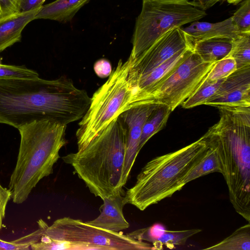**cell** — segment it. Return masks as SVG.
I'll use <instances>...</instances> for the list:
<instances>
[{
	"mask_svg": "<svg viewBox=\"0 0 250 250\" xmlns=\"http://www.w3.org/2000/svg\"><path fill=\"white\" fill-rule=\"evenodd\" d=\"M90 101L85 90L64 76L0 80V124L18 128L45 120L67 125L83 117Z\"/></svg>",
	"mask_w": 250,
	"mask_h": 250,
	"instance_id": "obj_1",
	"label": "cell"
},
{
	"mask_svg": "<svg viewBox=\"0 0 250 250\" xmlns=\"http://www.w3.org/2000/svg\"><path fill=\"white\" fill-rule=\"evenodd\" d=\"M218 122L205 134L216 146L235 211L250 221V106L217 107Z\"/></svg>",
	"mask_w": 250,
	"mask_h": 250,
	"instance_id": "obj_2",
	"label": "cell"
},
{
	"mask_svg": "<svg viewBox=\"0 0 250 250\" xmlns=\"http://www.w3.org/2000/svg\"><path fill=\"white\" fill-rule=\"evenodd\" d=\"M126 133L118 117L96 137L78 146L77 152L62 157L90 192L102 200L117 192H124Z\"/></svg>",
	"mask_w": 250,
	"mask_h": 250,
	"instance_id": "obj_3",
	"label": "cell"
},
{
	"mask_svg": "<svg viewBox=\"0 0 250 250\" xmlns=\"http://www.w3.org/2000/svg\"><path fill=\"white\" fill-rule=\"evenodd\" d=\"M66 125L50 120L35 121L20 126V145L9 188L13 202H24L44 177L53 173L60 158L59 152L67 143Z\"/></svg>",
	"mask_w": 250,
	"mask_h": 250,
	"instance_id": "obj_4",
	"label": "cell"
},
{
	"mask_svg": "<svg viewBox=\"0 0 250 250\" xmlns=\"http://www.w3.org/2000/svg\"><path fill=\"white\" fill-rule=\"evenodd\" d=\"M208 148L204 135L176 151L153 158L142 168L134 186L126 191L125 204L132 205L143 211L171 197L186 185L185 179Z\"/></svg>",
	"mask_w": 250,
	"mask_h": 250,
	"instance_id": "obj_5",
	"label": "cell"
},
{
	"mask_svg": "<svg viewBox=\"0 0 250 250\" xmlns=\"http://www.w3.org/2000/svg\"><path fill=\"white\" fill-rule=\"evenodd\" d=\"M131 59L120 60L107 80L91 98L89 107L76 131L78 146L98 135L114 119L131 107L133 87L129 78Z\"/></svg>",
	"mask_w": 250,
	"mask_h": 250,
	"instance_id": "obj_6",
	"label": "cell"
},
{
	"mask_svg": "<svg viewBox=\"0 0 250 250\" xmlns=\"http://www.w3.org/2000/svg\"><path fill=\"white\" fill-rule=\"evenodd\" d=\"M207 15L193 1L143 0L133 34L130 56L133 60L169 30L197 21Z\"/></svg>",
	"mask_w": 250,
	"mask_h": 250,
	"instance_id": "obj_7",
	"label": "cell"
},
{
	"mask_svg": "<svg viewBox=\"0 0 250 250\" xmlns=\"http://www.w3.org/2000/svg\"><path fill=\"white\" fill-rule=\"evenodd\" d=\"M48 241L66 242L74 245L77 250H155L150 244L121 231H109L70 217L58 219L50 226L44 222L43 231L39 242Z\"/></svg>",
	"mask_w": 250,
	"mask_h": 250,
	"instance_id": "obj_8",
	"label": "cell"
},
{
	"mask_svg": "<svg viewBox=\"0 0 250 250\" xmlns=\"http://www.w3.org/2000/svg\"><path fill=\"white\" fill-rule=\"evenodd\" d=\"M215 63L204 62L192 50L153 88L142 103L153 102L164 104L173 111L197 89Z\"/></svg>",
	"mask_w": 250,
	"mask_h": 250,
	"instance_id": "obj_9",
	"label": "cell"
},
{
	"mask_svg": "<svg viewBox=\"0 0 250 250\" xmlns=\"http://www.w3.org/2000/svg\"><path fill=\"white\" fill-rule=\"evenodd\" d=\"M192 48L191 42L181 27H176L166 32L145 52L132 60L129 77L133 83L160 65L179 51Z\"/></svg>",
	"mask_w": 250,
	"mask_h": 250,
	"instance_id": "obj_10",
	"label": "cell"
},
{
	"mask_svg": "<svg viewBox=\"0 0 250 250\" xmlns=\"http://www.w3.org/2000/svg\"><path fill=\"white\" fill-rule=\"evenodd\" d=\"M157 103L148 102L134 106L122 113L119 118L126 129V145L123 171V184H126L136 157L144 123Z\"/></svg>",
	"mask_w": 250,
	"mask_h": 250,
	"instance_id": "obj_11",
	"label": "cell"
},
{
	"mask_svg": "<svg viewBox=\"0 0 250 250\" xmlns=\"http://www.w3.org/2000/svg\"><path fill=\"white\" fill-rule=\"evenodd\" d=\"M204 104L214 106H250V65L237 69L221 83Z\"/></svg>",
	"mask_w": 250,
	"mask_h": 250,
	"instance_id": "obj_12",
	"label": "cell"
},
{
	"mask_svg": "<svg viewBox=\"0 0 250 250\" xmlns=\"http://www.w3.org/2000/svg\"><path fill=\"white\" fill-rule=\"evenodd\" d=\"M124 192H117L103 199L101 213L95 219L86 221L89 225L113 232L127 229L129 224L125 219L123 208Z\"/></svg>",
	"mask_w": 250,
	"mask_h": 250,
	"instance_id": "obj_13",
	"label": "cell"
},
{
	"mask_svg": "<svg viewBox=\"0 0 250 250\" xmlns=\"http://www.w3.org/2000/svg\"><path fill=\"white\" fill-rule=\"evenodd\" d=\"M182 29L192 45L195 42L209 38L225 37L233 39L240 33L231 17L215 23L195 21Z\"/></svg>",
	"mask_w": 250,
	"mask_h": 250,
	"instance_id": "obj_14",
	"label": "cell"
},
{
	"mask_svg": "<svg viewBox=\"0 0 250 250\" xmlns=\"http://www.w3.org/2000/svg\"><path fill=\"white\" fill-rule=\"evenodd\" d=\"M40 9L26 12H15L0 18V53L21 41L22 30L34 20Z\"/></svg>",
	"mask_w": 250,
	"mask_h": 250,
	"instance_id": "obj_15",
	"label": "cell"
},
{
	"mask_svg": "<svg viewBox=\"0 0 250 250\" xmlns=\"http://www.w3.org/2000/svg\"><path fill=\"white\" fill-rule=\"evenodd\" d=\"M89 0H56L42 5L36 15L34 20H50L62 22L69 21Z\"/></svg>",
	"mask_w": 250,
	"mask_h": 250,
	"instance_id": "obj_16",
	"label": "cell"
},
{
	"mask_svg": "<svg viewBox=\"0 0 250 250\" xmlns=\"http://www.w3.org/2000/svg\"><path fill=\"white\" fill-rule=\"evenodd\" d=\"M232 39L217 37L195 42L192 49L206 62H216L227 57L231 50Z\"/></svg>",
	"mask_w": 250,
	"mask_h": 250,
	"instance_id": "obj_17",
	"label": "cell"
},
{
	"mask_svg": "<svg viewBox=\"0 0 250 250\" xmlns=\"http://www.w3.org/2000/svg\"><path fill=\"white\" fill-rule=\"evenodd\" d=\"M171 112L167 105L157 104L143 125L139 144L140 150L152 136L164 127Z\"/></svg>",
	"mask_w": 250,
	"mask_h": 250,
	"instance_id": "obj_18",
	"label": "cell"
},
{
	"mask_svg": "<svg viewBox=\"0 0 250 250\" xmlns=\"http://www.w3.org/2000/svg\"><path fill=\"white\" fill-rule=\"evenodd\" d=\"M209 145L207 153L199 164L190 172L185 180L186 185L200 177L213 172L222 174L223 170L215 145L204 135Z\"/></svg>",
	"mask_w": 250,
	"mask_h": 250,
	"instance_id": "obj_19",
	"label": "cell"
},
{
	"mask_svg": "<svg viewBox=\"0 0 250 250\" xmlns=\"http://www.w3.org/2000/svg\"><path fill=\"white\" fill-rule=\"evenodd\" d=\"M204 250H250V222L237 229L222 241Z\"/></svg>",
	"mask_w": 250,
	"mask_h": 250,
	"instance_id": "obj_20",
	"label": "cell"
},
{
	"mask_svg": "<svg viewBox=\"0 0 250 250\" xmlns=\"http://www.w3.org/2000/svg\"><path fill=\"white\" fill-rule=\"evenodd\" d=\"M229 55L235 60L237 69L250 65V32L239 33L232 39Z\"/></svg>",
	"mask_w": 250,
	"mask_h": 250,
	"instance_id": "obj_21",
	"label": "cell"
},
{
	"mask_svg": "<svg viewBox=\"0 0 250 250\" xmlns=\"http://www.w3.org/2000/svg\"><path fill=\"white\" fill-rule=\"evenodd\" d=\"M225 79L216 81H209L206 78L193 93L182 103V107L188 109L204 104L215 93Z\"/></svg>",
	"mask_w": 250,
	"mask_h": 250,
	"instance_id": "obj_22",
	"label": "cell"
},
{
	"mask_svg": "<svg viewBox=\"0 0 250 250\" xmlns=\"http://www.w3.org/2000/svg\"><path fill=\"white\" fill-rule=\"evenodd\" d=\"M201 230L198 229L176 231L165 229L152 244L155 250L158 246L162 249L163 245L172 249L176 246L185 244L188 238Z\"/></svg>",
	"mask_w": 250,
	"mask_h": 250,
	"instance_id": "obj_23",
	"label": "cell"
},
{
	"mask_svg": "<svg viewBox=\"0 0 250 250\" xmlns=\"http://www.w3.org/2000/svg\"><path fill=\"white\" fill-rule=\"evenodd\" d=\"M44 221H38V229L32 233L12 241H5L0 239V250H27L31 249L32 244L39 242L44 229Z\"/></svg>",
	"mask_w": 250,
	"mask_h": 250,
	"instance_id": "obj_24",
	"label": "cell"
},
{
	"mask_svg": "<svg viewBox=\"0 0 250 250\" xmlns=\"http://www.w3.org/2000/svg\"><path fill=\"white\" fill-rule=\"evenodd\" d=\"M237 70L235 60L228 55L216 62L208 74L206 79L216 81L225 79Z\"/></svg>",
	"mask_w": 250,
	"mask_h": 250,
	"instance_id": "obj_25",
	"label": "cell"
},
{
	"mask_svg": "<svg viewBox=\"0 0 250 250\" xmlns=\"http://www.w3.org/2000/svg\"><path fill=\"white\" fill-rule=\"evenodd\" d=\"M39 77L35 70L24 65L2 64L0 59V80L10 79H32Z\"/></svg>",
	"mask_w": 250,
	"mask_h": 250,
	"instance_id": "obj_26",
	"label": "cell"
},
{
	"mask_svg": "<svg viewBox=\"0 0 250 250\" xmlns=\"http://www.w3.org/2000/svg\"><path fill=\"white\" fill-rule=\"evenodd\" d=\"M231 17L240 33L250 32V0H245Z\"/></svg>",
	"mask_w": 250,
	"mask_h": 250,
	"instance_id": "obj_27",
	"label": "cell"
},
{
	"mask_svg": "<svg viewBox=\"0 0 250 250\" xmlns=\"http://www.w3.org/2000/svg\"><path fill=\"white\" fill-rule=\"evenodd\" d=\"M12 198V192L9 188L3 187L0 184V230L3 227L5 209L9 201Z\"/></svg>",
	"mask_w": 250,
	"mask_h": 250,
	"instance_id": "obj_28",
	"label": "cell"
},
{
	"mask_svg": "<svg viewBox=\"0 0 250 250\" xmlns=\"http://www.w3.org/2000/svg\"><path fill=\"white\" fill-rule=\"evenodd\" d=\"M45 0H19L16 12H26L40 9Z\"/></svg>",
	"mask_w": 250,
	"mask_h": 250,
	"instance_id": "obj_29",
	"label": "cell"
},
{
	"mask_svg": "<svg viewBox=\"0 0 250 250\" xmlns=\"http://www.w3.org/2000/svg\"><path fill=\"white\" fill-rule=\"evenodd\" d=\"M94 70L98 77L106 78L109 77L112 72L111 65L108 60L101 59L94 63Z\"/></svg>",
	"mask_w": 250,
	"mask_h": 250,
	"instance_id": "obj_30",
	"label": "cell"
},
{
	"mask_svg": "<svg viewBox=\"0 0 250 250\" xmlns=\"http://www.w3.org/2000/svg\"><path fill=\"white\" fill-rule=\"evenodd\" d=\"M19 0H0V18L16 12Z\"/></svg>",
	"mask_w": 250,
	"mask_h": 250,
	"instance_id": "obj_31",
	"label": "cell"
},
{
	"mask_svg": "<svg viewBox=\"0 0 250 250\" xmlns=\"http://www.w3.org/2000/svg\"><path fill=\"white\" fill-rule=\"evenodd\" d=\"M222 0H193L198 6L204 11L210 8Z\"/></svg>",
	"mask_w": 250,
	"mask_h": 250,
	"instance_id": "obj_32",
	"label": "cell"
},
{
	"mask_svg": "<svg viewBox=\"0 0 250 250\" xmlns=\"http://www.w3.org/2000/svg\"><path fill=\"white\" fill-rule=\"evenodd\" d=\"M243 0H227L228 3L236 5L242 1Z\"/></svg>",
	"mask_w": 250,
	"mask_h": 250,
	"instance_id": "obj_33",
	"label": "cell"
}]
</instances>
